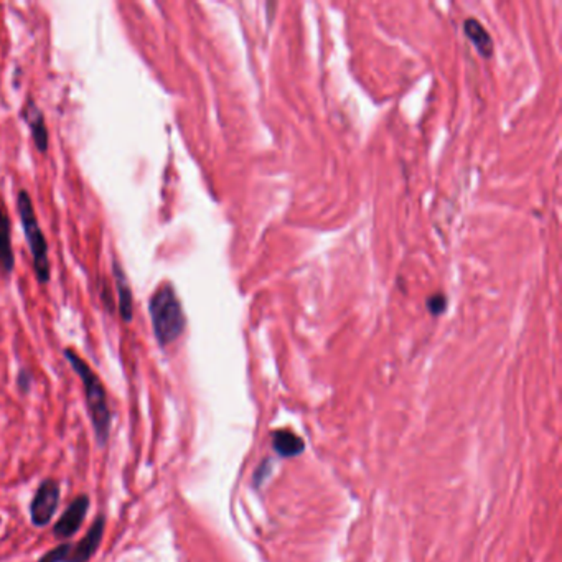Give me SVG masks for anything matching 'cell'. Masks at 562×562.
<instances>
[{"label": "cell", "mask_w": 562, "mask_h": 562, "mask_svg": "<svg viewBox=\"0 0 562 562\" xmlns=\"http://www.w3.org/2000/svg\"><path fill=\"white\" fill-rule=\"evenodd\" d=\"M153 335L160 347L173 343L182 335L187 325L183 307L180 304L177 292L168 282H163L155 289L148 300Z\"/></svg>", "instance_id": "6da1fadb"}, {"label": "cell", "mask_w": 562, "mask_h": 562, "mask_svg": "<svg viewBox=\"0 0 562 562\" xmlns=\"http://www.w3.org/2000/svg\"><path fill=\"white\" fill-rule=\"evenodd\" d=\"M65 357L68 362L71 363L74 373L81 379L84 396H86V404L91 414V421L94 426V432L99 444H104L109 436V426H111V414L108 406V394L103 383H101L99 376L89 368V364L84 362L81 357H78L73 349H65Z\"/></svg>", "instance_id": "7a4b0ae2"}, {"label": "cell", "mask_w": 562, "mask_h": 562, "mask_svg": "<svg viewBox=\"0 0 562 562\" xmlns=\"http://www.w3.org/2000/svg\"><path fill=\"white\" fill-rule=\"evenodd\" d=\"M17 210L22 228L25 233L26 245L30 247L31 259H34V270L36 279L41 285L50 280V259H48V242L41 231L39 218H36L34 201L26 190H20L17 196Z\"/></svg>", "instance_id": "3957f363"}, {"label": "cell", "mask_w": 562, "mask_h": 562, "mask_svg": "<svg viewBox=\"0 0 562 562\" xmlns=\"http://www.w3.org/2000/svg\"><path fill=\"white\" fill-rule=\"evenodd\" d=\"M58 503H60V486H58L56 481L45 480L36 490V495L30 506L34 524H36V526L48 524L56 511Z\"/></svg>", "instance_id": "277c9868"}, {"label": "cell", "mask_w": 562, "mask_h": 562, "mask_svg": "<svg viewBox=\"0 0 562 562\" xmlns=\"http://www.w3.org/2000/svg\"><path fill=\"white\" fill-rule=\"evenodd\" d=\"M24 118L31 131V139L35 142L36 150L40 153H46L50 142L48 127H46L44 113L39 109V106L35 104L34 99H29L24 106Z\"/></svg>", "instance_id": "5b68a950"}, {"label": "cell", "mask_w": 562, "mask_h": 562, "mask_svg": "<svg viewBox=\"0 0 562 562\" xmlns=\"http://www.w3.org/2000/svg\"><path fill=\"white\" fill-rule=\"evenodd\" d=\"M89 508L88 496H79L74 500L70 508L63 513V516L58 519L55 526V534L60 538H70L78 531L81 526L84 516H86Z\"/></svg>", "instance_id": "8992f818"}, {"label": "cell", "mask_w": 562, "mask_h": 562, "mask_svg": "<svg viewBox=\"0 0 562 562\" xmlns=\"http://www.w3.org/2000/svg\"><path fill=\"white\" fill-rule=\"evenodd\" d=\"M10 231H12V223H10L7 205L0 196V270L5 274H10L15 267Z\"/></svg>", "instance_id": "52a82bcc"}, {"label": "cell", "mask_w": 562, "mask_h": 562, "mask_svg": "<svg viewBox=\"0 0 562 562\" xmlns=\"http://www.w3.org/2000/svg\"><path fill=\"white\" fill-rule=\"evenodd\" d=\"M113 275L116 284V294H118V307L121 318L126 323H131L134 318V295H132V289L127 279V274L124 272L123 266L118 261L113 264Z\"/></svg>", "instance_id": "ba28073f"}, {"label": "cell", "mask_w": 562, "mask_h": 562, "mask_svg": "<svg viewBox=\"0 0 562 562\" xmlns=\"http://www.w3.org/2000/svg\"><path fill=\"white\" fill-rule=\"evenodd\" d=\"M103 533H104V518L99 516L96 521H94L93 526L89 528L86 536L79 541L76 548L71 549L70 562H88L91 559L93 554L96 553L101 539H103Z\"/></svg>", "instance_id": "9c48e42d"}, {"label": "cell", "mask_w": 562, "mask_h": 562, "mask_svg": "<svg viewBox=\"0 0 562 562\" xmlns=\"http://www.w3.org/2000/svg\"><path fill=\"white\" fill-rule=\"evenodd\" d=\"M465 34L471 40V44L476 46V50L480 51V55L490 56L493 53V41L489 31L485 30V26L481 25L479 20L469 19L465 22Z\"/></svg>", "instance_id": "30bf717a"}, {"label": "cell", "mask_w": 562, "mask_h": 562, "mask_svg": "<svg viewBox=\"0 0 562 562\" xmlns=\"http://www.w3.org/2000/svg\"><path fill=\"white\" fill-rule=\"evenodd\" d=\"M274 450L282 457H294L304 450V442L290 431H275L272 434Z\"/></svg>", "instance_id": "8fae6325"}, {"label": "cell", "mask_w": 562, "mask_h": 562, "mask_svg": "<svg viewBox=\"0 0 562 562\" xmlns=\"http://www.w3.org/2000/svg\"><path fill=\"white\" fill-rule=\"evenodd\" d=\"M70 556H71V546L63 544L60 548H55L53 551H50L48 554L44 556V558L40 559V562H70Z\"/></svg>", "instance_id": "7c38bea8"}, {"label": "cell", "mask_w": 562, "mask_h": 562, "mask_svg": "<svg viewBox=\"0 0 562 562\" xmlns=\"http://www.w3.org/2000/svg\"><path fill=\"white\" fill-rule=\"evenodd\" d=\"M445 309V297L444 295H434L432 299H429V310L432 314H440Z\"/></svg>", "instance_id": "4fadbf2b"}]
</instances>
